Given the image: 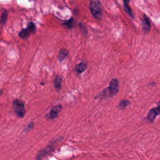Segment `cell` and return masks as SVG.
<instances>
[{
  "label": "cell",
  "instance_id": "obj_1",
  "mask_svg": "<svg viewBox=\"0 0 160 160\" xmlns=\"http://www.w3.org/2000/svg\"><path fill=\"white\" fill-rule=\"evenodd\" d=\"M119 90V81L117 79H112L110 82L109 86L104 89L97 97L100 99H106L111 98L117 94Z\"/></svg>",
  "mask_w": 160,
  "mask_h": 160
},
{
  "label": "cell",
  "instance_id": "obj_2",
  "mask_svg": "<svg viewBox=\"0 0 160 160\" xmlns=\"http://www.w3.org/2000/svg\"><path fill=\"white\" fill-rule=\"evenodd\" d=\"M62 139H63V138L60 137L54 140H52L48 145H47L45 147L41 149L36 156V159L41 160L42 158H45L46 156H48L54 150V149L55 148V147H56V144L58 143V142H59Z\"/></svg>",
  "mask_w": 160,
  "mask_h": 160
},
{
  "label": "cell",
  "instance_id": "obj_3",
  "mask_svg": "<svg viewBox=\"0 0 160 160\" xmlns=\"http://www.w3.org/2000/svg\"><path fill=\"white\" fill-rule=\"evenodd\" d=\"M89 9L94 18L97 19H101L102 18V8L98 0L91 1L89 4Z\"/></svg>",
  "mask_w": 160,
  "mask_h": 160
},
{
  "label": "cell",
  "instance_id": "obj_4",
  "mask_svg": "<svg viewBox=\"0 0 160 160\" xmlns=\"http://www.w3.org/2000/svg\"><path fill=\"white\" fill-rule=\"evenodd\" d=\"M12 107L16 115L19 118H23L25 114L24 103L19 99H16L12 101Z\"/></svg>",
  "mask_w": 160,
  "mask_h": 160
},
{
  "label": "cell",
  "instance_id": "obj_5",
  "mask_svg": "<svg viewBox=\"0 0 160 160\" xmlns=\"http://www.w3.org/2000/svg\"><path fill=\"white\" fill-rule=\"evenodd\" d=\"M159 114H160V101L158 102V107L156 108H154L149 110L147 116V118L150 122H152L154 121L156 116Z\"/></svg>",
  "mask_w": 160,
  "mask_h": 160
},
{
  "label": "cell",
  "instance_id": "obj_6",
  "mask_svg": "<svg viewBox=\"0 0 160 160\" xmlns=\"http://www.w3.org/2000/svg\"><path fill=\"white\" fill-rule=\"evenodd\" d=\"M62 109V106L61 104H58L56 106H54L51 108V109L49 111V113L46 116L48 119H55L58 117L59 112Z\"/></svg>",
  "mask_w": 160,
  "mask_h": 160
},
{
  "label": "cell",
  "instance_id": "obj_7",
  "mask_svg": "<svg viewBox=\"0 0 160 160\" xmlns=\"http://www.w3.org/2000/svg\"><path fill=\"white\" fill-rule=\"evenodd\" d=\"M142 26L143 31L145 32H147L150 30V28H151L150 20L149 18L146 15H143V17L142 18Z\"/></svg>",
  "mask_w": 160,
  "mask_h": 160
},
{
  "label": "cell",
  "instance_id": "obj_8",
  "mask_svg": "<svg viewBox=\"0 0 160 160\" xmlns=\"http://www.w3.org/2000/svg\"><path fill=\"white\" fill-rule=\"evenodd\" d=\"M87 68V64L85 62H81L79 64H78V65H76L75 66L74 70L76 71V72L78 74H81L82 72H84Z\"/></svg>",
  "mask_w": 160,
  "mask_h": 160
},
{
  "label": "cell",
  "instance_id": "obj_9",
  "mask_svg": "<svg viewBox=\"0 0 160 160\" xmlns=\"http://www.w3.org/2000/svg\"><path fill=\"white\" fill-rule=\"evenodd\" d=\"M54 86L57 91H59L61 88L62 86V78L60 75H57L54 81Z\"/></svg>",
  "mask_w": 160,
  "mask_h": 160
},
{
  "label": "cell",
  "instance_id": "obj_10",
  "mask_svg": "<svg viewBox=\"0 0 160 160\" xmlns=\"http://www.w3.org/2000/svg\"><path fill=\"white\" fill-rule=\"evenodd\" d=\"M68 55V51L65 48H62L59 51L58 59L59 61H62L67 57Z\"/></svg>",
  "mask_w": 160,
  "mask_h": 160
},
{
  "label": "cell",
  "instance_id": "obj_11",
  "mask_svg": "<svg viewBox=\"0 0 160 160\" xmlns=\"http://www.w3.org/2000/svg\"><path fill=\"white\" fill-rule=\"evenodd\" d=\"M31 31L27 28L26 29H24L22 30H21L19 32V36L22 39H27L29 36V34L31 33Z\"/></svg>",
  "mask_w": 160,
  "mask_h": 160
},
{
  "label": "cell",
  "instance_id": "obj_12",
  "mask_svg": "<svg viewBox=\"0 0 160 160\" xmlns=\"http://www.w3.org/2000/svg\"><path fill=\"white\" fill-rule=\"evenodd\" d=\"M130 104V102L127 100V99H122L119 102V104L118 106V108L119 109H121V110H123L128 105Z\"/></svg>",
  "mask_w": 160,
  "mask_h": 160
},
{
  "label": "cell",
  "instance_id": "obj_13",
  "mask_svg": "<svg viewBox=\"0 0 160 160\" xmlns=\"http://www.w3.org/2000/svg\"><path fill=\"white\" fill-rule=\"evenodd\" d=\"M8 18V12L6 10H3L2 14H1V22L2 24H4L7 20Z\"/></svg>",
  "mask_w": 160,
  "mask_h": 160
},
{
  "label": "cell",
  "instance_id": "obj_14",
  "mask_svg": "<svg viewBox=\"0 0 160 160\" xmlns=\"http://www.w3.org/2000/svg\"><path fill=\"white\" fill-rule=\"evenodd\" d=\"M124 10L130 16H131L132 18H133V15H132V11L129 8V6H128V4L127 3H124Z\"/></svg>",
  "mask_w": 160,
  "mask_h": 160
},
{
  "label": "cell",
  "instance_id": "obj_15",
  "mask_svg": "<svg viewBox=\"0 0 160 160\" xmlns=\"http://www.w3.org/2000/svg\"><path fill=\"white\" fill-rule=\"evenodd\" d=\"M64 24L65 26H66L68 28H72L73 27V19L72 18H71L69 20H68L66 21Z\"/></svg>",
  "mask_w": 160,
  "mask_h": 160
},
{
  "label": "cell",
  "instance_id": "obj_16",
  "mask_svg": "<svg viewBox=\"0 0 160 160\" xmlns=\"http://www.w3.org/2000/svg\"><path fill=\"white\" fill-rule=\"evenodd\" d=\"M28 28L31 31V32H34L35 31L36 27H35L34 24L32 22H29V24L28 25Z\"/></svg>",
  "mask_w": 160,
  "mask_h": 160
},
{
  "label": "cell",
  "instance_id": "obj_17",
  "mask_svg": "<svg viewBox=\"0 0 160 160\" xmlns=\"http://www.w3.org/2000/svg\"><path fill=\"white\" fill-rule=\"evenodd\" d=\"M33 127H34V122H30L27 126H26V128L24 129V131H26V132H28V131H29L30 130H31L32 128H33Z\"/></svg>",
  "mask_w": 160,
  "mask_h": 160
},
{
  "label": "cell",
  "instance_id": "obj_18",
  "mask_svg": "<svg viewBox=\"0 0 160 160\" xmlns=\"http://www.w3.org/2000/svg\"><path fill=\"white\" fill-rule=\"evenodd\" d=\"M79 24H80V25H79V26H80V29H81V30L82 33L84 35H87V34H88V31H87V30H86V28H85L83 25H82V24H81V23H80Z\"/></svg>",
  "mask_w": 160,
  "mask_h": 160
},
{
  "label": "cell",
  "instance_id": "obj_19",
  "mask_svg": "<svg viewBox=\"0 0 160 160\" xmlns=\"http://www.w3.org/2000/svg\"><path fill=\"white\" fill-rule=\"evenodd\" d=\"M123 1L124 3H127V4H128V2H129V0H123Z\"/></svg>",
  "mask_w": 160,
  "mask_h": 160
}]
</instances>
